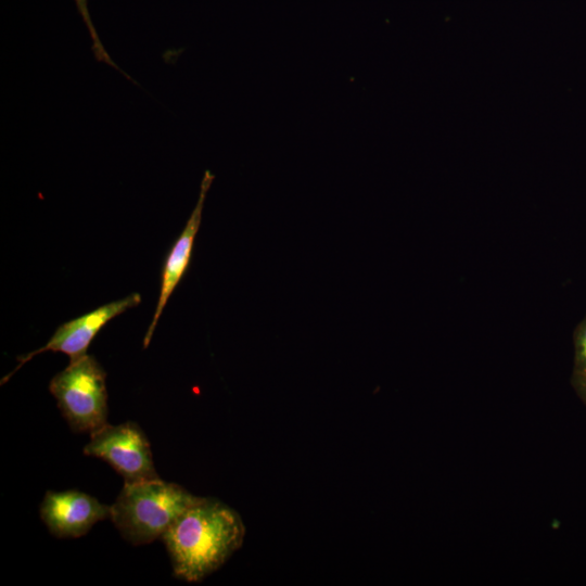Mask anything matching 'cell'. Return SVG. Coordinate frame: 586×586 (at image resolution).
I'll return each mask as SVG.
<instances>
[{
    "mask_svg": "<svg viewBox=\"0 0 586 586\" xmlns=\"http://www.w3.org/2000/svg\"><path fill=\"white\" fill-rule=\"evenodd\" d=\"M244 536L245 526L235 510L216 498L202 497L161 538L174 575L194 583L218 570L242 546Z\"/></svg>",
    "mask_w": 586,
    "mask_h": 586,
    "instance_id": "6da1fadb",
    "label": "cell"
},
{
    "mask_svg": "<svg viewBox=\"0 0 586 586\" xmlns=\"http://www.w3.org/2000/svg\"><path fill=\"white\" fill-rule=\"evenodd\" d=\"M176 483L158 479L124 484L112 505L111 521L135 546L152 543L201 500Z\"/></svg>",
    "mask_w": 586,
    "mask_h": 586,
    "instance_id": "7a4b0ae2",
    "label": "cell"
},
{
    "mask_svg": "<svg viewBox=\"0 0 586 586\" xmlns=\"http://www.w3.org/2000/svg\"><path fill=\"white\" fill-rule=\"evenodd\" d=\"M106 372L92 355L69 359L68 366L56 373L49 391L75 432H94L107 422Z\"/></svg>",
    "mask_w": 586,
    "mask_h": 586,
    "instance_id": "3957f363",
    "label": "cell"
},
{
    "mask_svg": "<svg viewBox=\"0 0 586 586\" xmlns=\"http://www.w3.org/2000/svg\"><path fill=\"white\" fill-rule=\"evenodd\" d=\"M84 454L107 462L127 484L160 477L150 443L141 428L132 421L117 425L106 423L90 433Z\"/></svg>",
    "mask_w": 586,
    "mask_h": 586,
    "instance_id": "277c9868",
    "label": "cell"
},
{
    "mask_svg": "<svg viewBox=\"0 0 586 586\" xmlns=\"http://www.w3.org/2000/svg\"><path fill=\"white\" fill-rule=\"evenodd\" d=\"M140 302L141 295L131 293L124 298L104 304L78 318L62 323L43 346L26 355L17 356L18 365L1 380V384L5 383L34 356L43 352H61L68 355L69 359L87 354L89 345L107 322L127 309L139 305Z\"/></svg>",
    "mask_w": 586,
    "mask_h": 586,
    "instance_id": "5b68a950",
    "label": "cell"
},
{
    "mask_svg": "<svg viewBox=\"0 0 586 586\" xmlns=\"http://www.w3.org/2000/svg\"><path fill=\"white\" fill-rule=\"evenodd\" d=\"M40 518L58 538H77L99 521L111 519L112 506L75 489L48 491L40 504Z\"/></svg>",
    "mask_w": 586,
    "mask_h": 586,
    "instance_id": "8992f818",
    "label": "cell"
},
{
    "mask_svg": "<svg viewBox=\"0 0 586 586\" xmlns=\"http://www.w3.org/2000/svg\"><path fill=\"white\" fill-rule=\"evenodd\" d=\"M213 180L214 175L211 174L209 170H206L201 183V191L198 204L192 211L180 235L176 239L175 243L173 244L171 249L165 257L161 271V285L156 308L143 339L144 348L148 347L152 339L154 330L170 295L173 294L174 290L179 284L180 280L188 270L193 251L194 240L201 224L204 201Z\"/></svg>",
    "mask_w": 586,
    "mask_h": 586,
    "instance_id": "52a82bcc",
    "label": "cell"
},
{
    "mask_svg": "<svg viewBox=\"0 0 586 586\" xmlns=\"http://www.w3.org/2000/svg\"><path fill=\"white\" fill-rule=\"evenodd\" d=\"M574 373L586 375V316L574 331Z\"/></svg>",
    "mask_w": 586,
    "mask_h": 586,
    "instance_id": "ba28073f",
    "label": "cell"
},
{
    "mask_svg": "<svg viewBox=\"0 0 586 586\" xmlns=\"http://www.w3.org/2000/svg\"><path fill=\"white\" fill-rule=\"evenodd\" d=\"M76 1V4H77V8L80 12V14L82 15L89 30H90V34L92 36V39H93V49H94V52H95V55L98 56V59L102 60V61H105V62H110L111 64L113 62H111L109 55L105 53L104 49L102 48L100 41L98 40V37H97V34L94 31V27L91 23V18L89 16V12H88V8H87V0H75ZM114 65V63H113Z\"/></svg>",
    "mask_w": 586,
    "mask_h": 586,
    "instance_id": "9c48e42d",
    "label": "cell"
},
{
    "mask_svg": "<svg viewBox=\"0 0 586 586\" xmlns=\"http://www.w3.org/2000/svg\"><path fill=\"white\" fill-rule=\"evenodd\" d=\"M572 385L581 399L586 404V375L573 372Z\"/></svg>",
    "mask_w": 586,
    "mask_h": 586,
    "instance_id": "30bf717a",
    "label": "cell"
}]
</instances>
